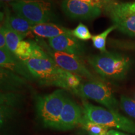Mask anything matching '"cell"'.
Instances as JSON below:
<instances>
[{
	"instance_id": "6da1fadb",
	"label": "cell",
	"mask_w": 135,
	"mask_h": 135,
	"mask_svg": "<svg viewBox=\"0 0 135 135\" xmlns=\"http://www.w3.org/2000/svg\"><path fill=\"white\" fill-rule=\"evenodd\" d=\"M87 60L98 75L106 80H122L127 75L131 65L128 56L108 51L89 56Z\"/></svg>"
},
{
	"instance_id": "7a4b0ae2",
	"label": "cell",
	"mask_w": 135,
	"mask_h": 135,
	"mask_svg": "<svg viewBox=\"0 0 135 135\" xmlns=\"http://www.w3.org/2000/svg\"><path fill=\"white\" fill-rule=\"evenodd\" d=\"M26 65L32 77L45 86H53L66 89V71L59 67L49 56L47 58H30L21 60Z\"/></svg>"
},
{
	"instance_id": "3957f363",
	"label": "cell",
	"mask_w": 135,
	"mask_h": 135,
	"mask_svg": "<svg viewBox=\"0 0 135 135\" xmlns=\"http://www.w3.org/2000/svg\"><path fill=\"white\" fill-rule=\"evenodd\" d=\"M103 12L123 34L135 36V1L106 0Z\"/></svg>"
},
{
	"instance_id": "277c9868",
	"label": "cell",
	"mask_w": 135,
	"mask_h": 135,
	"mask_svg": "<svg viewBox=\"0 0 135 135\" xmlns=\"http://www.w3.org/2000/svg\"><path fill=\"white\" fill-rule=\"evenodd\" d=\"M83 114L84 119L108 128H114L135 134V123L118 111L106 109L86 101H83Z\"/></svg>"
},
{
	"instance_id": "5b68a950",
	"label": "cell",
	"mask_w": 135,
	"mask_h": 135,
	"mask_svg": "<svg viewBox=\"0 0 135 135\" xmlns=\"http://www.w3.org/2000/svg\"><path fill=\"white\" fill-rule=\"evenodd\" d=\"M66 98L63 89H58L50 94L36 98V114L45 127L58 129Z\"/></svg>"
},
{
	"instance_id": "8992f818",
	"label": "cell",
	"mask_w": 135,
	"mask_h": 135,
	"mask_svg": "<svg viewBox=\"0 0 135 135\" xmlns=\"http://www.w3.org/2000/svg\"><path fill=\"white\" fill-rule=\"evenodd\" d=\"M13 11L32 25L49 23L55 20V14L50 1L46 0H23L9 4Z\"/></svg>"
},
{
	"instance_id": "52a82bcc",
	"label": "cell",
	"mask_w": 135,
	"mask_h": 135,
	"mask_svg": "<svg viewBox=\"0 0 135 135\" xmlns=\"http://www.w3.org/2000/svg\"><path fill=\"white\" fill-rule=\"evenodd\" d=\"M36 41L61 68L90 80H97L84 65L80 56L54 50L43 38H36Z\"/></svg>"
},
{
	"instance_id": "ba28073f",
	"label": "cell",
	"mask_w": 135,
	"mask_h": 135,
	"mask_svg": "<svg viewBox=\"0 0 135 135\" xmlns=\"http://www.w3.org/2000/svg\"><path fill=\"white\" fill-rule=\"evenodd\" d=\"M76 94L84 98L92 99L111 111H118V101L108 84L100 80H90L82 83Z\"/></svg>"
},
{
	"instance_id": "9c48e42d",
	"label": "cell",
	"mask_w": 135,
	"mask_h": 135,
	"mask_svg": "<svg viewBox=\"0 0 135 135\" xmlns=\"http://www.w3.org/2000/svg\"><path fill=\"white\" fill-rule=\"evenodd\" d=\"M61 8L68 17L76 20H93L103 13L98 6L79 0H63Z\"/></svg>"
},
{
	"instance_id": "30bf717a",
	"label": "cell",
	"mask_w": 135,
	"mask_h": 135,
	"mask_svg": "<svg viewBox=\"0 0 135 135\" xmlns=\"http://www.w3.org/2000/svg\"><path fill=\"white\" fill-rule=\"evenodd\" d=\"M83 109L71 99L66 97L59 120L58 130L73 129L81 124Z\"/></svg>"
},
{
	"instance_id": "8fae6325",
	"label": "cell",
	"mask_w": 135,
	"mask_h": 135,
	"mask_svg": "<svg viewBox=\"0 0 135 135\" xmlns=\"http://www.w3.org/2000/svg\"><path fill=\"white\" fill-rule=\"evenodd\" d=\"M51 48L57 51L82 56L85 53V47L78 39L73 35H63L48 40Z\"/></svg>"
},
{
	"instance_id": "7c38bea8",
	"label": "cell",
	"mask_w": 135,
	"mask_h": 135,
	"mask_svg": "<svg viewBox=\"0 0 135 135\" xmlns=\"http://www.w3.org/2000/svg\"><path fill=\"white\" fill-rule=\"evenodd\" d=\"M3 26L15 31L20 36L25 38L26 37H33L32 25L29 21L16 13L11 14L9 10L6 9Z\"/></svg>"
},
{
	"instance_id": "4fadbf2b",
	"label": "cell",
	"mask_w": 135,
	"mask_h": 135,
	"mask_svg": "<svg viewBox=\"0 0 135 135\" xmlns=\"http://www.w3.org/2000/svg\"><path fill=\"white\" fill-rule=\"evenodd\" d=\"M0 67L11 71L26 79H30L32 77L26 65L10 51L6 52L0 50Z\"/></svg>"
},
{
	"instance_id": "5bb4252c",
	"label": "cell",
	"mask_w": 135,
	"mask_h": 135,
	"mask_svg": "<svg viewBox=\"0 0 135 135\" xmlns=\"http://www.w3.org/2000/svg\"><path fill=\"white\" fill-rule=\"evenodd\" d=\"M31 30L33 34L41 38L50 39L63 35H73L72 30L51 23L33 25Z\"/></svg>"
},
{
	"instance_id": "9a60e30c",
	"label": "cell",
	"mask_w": 135,
	"mask_h": 135,
	"mask_svg": "<svg viewBox=\"0 0 135 135\" xmlns=\"http://www.w3.org/2000/svg\"><path fill=\"white\" fill-rule=\"evenodd\" d=\"M22 101L21 96L15 93H1V121L11 116Z\"/></svg>"
},
{
	"instance_id": "2e32d148",
	"label": "cell",
	"mask_w": 135,
	"mask_h": 135,
	"mask_svg": "<svg viewBox=\"0 0 135 135\" xmlns=\"http://www.w3.org/2000/svg\"><path fill=\"white\" fill-rule=\"evenodd\" d=\"M1 89L13 90L25 83V78L11 71L0 67Z\"/></svg>"
},
{
	"instance_id": "e0dca14e",
	"label": "cell",
	"mask_w": 135,
	"mask_h": 135,
	"mask_svg": "<svg viewBox=\"0 0 135 135\" xmlns=\"http://www.w3.org/2000/svg\"><path fill=\"white\" fill-rule=\"evenodd\" d=\"M3 26L4 30L8 48L11 53L15 55L20 43L22 40H23L24 38L3 25Z\"/></svg>"
},
{
	"instance_id": "ac0fdd59",
	"label": "cell",
	"mask_w": 135,
	"mask_h": 135,
	"mask_svg": "<svg viewBox=\"0 0 135 135\" xmlns=\"http://www.w3.org/2000/svg\"><path fill=\"white\" fill-rule=\"evenodd\" d=\"M116 29V27L114 25H112V26L108 28L106 30H104V31H103L102 33L93 36L91 40L94 48L100 51L101 53L107 51L106 48V39H107L109 33Z\"/></svg>"
},
{
	"instance_id": "d6986e66",
	"label": "cell",
	"mask_w": 135,
	"mask_h": 135,
	"mask_svg": "<svg viewBox=\"0 0 135 135\" xmlns=\"http://www.w3.org/2000/svg\"><path fill=\"white\" fill-rule=\"evenodd\" d=\"M89 135H104L109 130L107 126L91 122L83 118L81 124H80Z\"/></svg>"
},
{
	"instance_id": "ffe728a7",
	"label": "cell",
	"mask_w": 135,
	"mask_h": 135,
	"mask_svg": "<svg viewBox=\"0 0 135 135\" xmlns=\"http://www.w3.org/2000/svg\"><path fill=\"white\" fill-rule=\"evenodd\" d=\"M81 76L76 75V74L72 73L67 71L65 75V84L66 86V89L71 91L73 93L76 92L77 89L81 84Z\"/></svg>"
},
{
	"instance_id": "44dd1931",
	"label": "cell",
	"mask_w": 135,
	"mask_h": 135,
	"mask_svg": "<svg viewBox=\"0 0 135 135\" xmlns=\"http://www.w3.org/2000/svg\"><path fill=\"white\" fill-rule=\"evenodd\" d=\"M120 106L128 115L135 119V100L122 95L120 98Z\"/></svg>"
},
{
	"instance_id": "7402d4cb",
	"label": "cell",
	"mask_w": 135,
	"mask_h": 135,
	"mask_svg": "<svg viewBox=\"0 0 135 135\" xmlns=\"http://www.w3.org/2000/svg\"><path fill=\"white\" fill-rule=\"evenodd\" d=\"M73 36L78 40L83 41L91 40L92 35L88 28L83 23H80L73 30H72Z\"/></svg>"
},
{
	"instance_id": "603a6c76",
	"label": "cell",
	"mask_w": 135,
	"mask_h": 135,
	"mask_svg": "<svg viewBox=\"0 0 135 135\" xmlns=\"http://www.w3.org/2000/svg\"><path fill=\"white\" fill-rule=\"evenodd\" d=\"M0 48H1L0 50L4 51H9L7 46V43H6L4 30L2 25H1V29H0Z\"/></svg>"
},
{
	"instance_id": "cb8c5ba5",
	"label": "cell",
	"mask_w": 135,
	"mask_h": 135,
	"mask_svg": "<svg viewBox=\"0 0 135 135\" xmlns=\"http://www.w3.org/2000/svg\"><path fill=\"white\" fill-rule=\"evenodd\" d=\"M79 1H83V2L88 3L92 5L98 6V7L102 9L104 3H105L106 0H79Z\"/></svg>"
},
{
	"instance_id": "d4e9b609",
	"label": "cell",
	"mask_w": 135,
	"mask_h": 135,
	"mask_svg": "<svg viewBox=\"0 0 135 135\" xmlns=\"http://www.w3.org/2000/svg\"><path fill=\"white\" fill-rule=\"evenodd\" d=\"M104 135H129L128 134H126V133L120 132V131H118L116 130H113V129H110V130H108L107 133H106Z\"/></svg>"
},
{
	"instance_id": "484cf974",
	"label": "cell",
	"mask_w": 135,
	"mask_h": 135,
	"mask_svg": "<svg viewBox=\"0 0 135 135\" xmlns=\"http://www.w3.org/2000/svg\"><path fill=\"white\" fill-rule=\"evenodd\" d=\"M23 1V0H1V3H9V4H11V3L18 2V1Z\"/></svg>"
}]
</instances>
